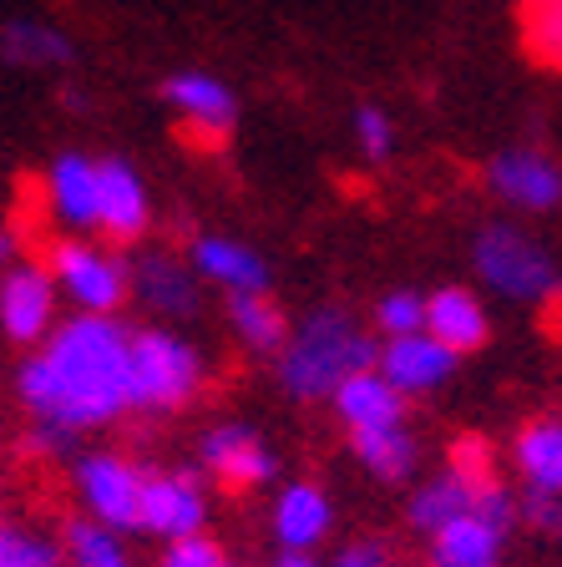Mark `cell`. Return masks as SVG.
<instances>
[{"mask_svg":"<svg viewBox=\"0 0 562 567\" xmlns=\"http://www.w3.org/2000/svg\"><path fill=\"white\" fill-rule=\"evenodd\" d=\"M96 228H106L122 244L147 228V193H142L137 173L117 157L96 163Z\"/></svg>","mask_w":562,"mask_h":567,"instance_id":"cell-12","label":"cell"},{"mask_svg":"<svg viewBox=\"0 0 562 567\" xmlns=\"http://www.w3.org/2000/svg\"><path fill=\"white\" fill-rule=\"evenodd\" d=\"M279 567H319V563H315V553H284Z\"/></svg>","mask_w":562,"mask_h":567,"instance_id":"cell-34","label":"cell"},{"mask_svg":"<svg viewBox=\"0 0 562 567\" xmlns=\"http://www.w3.org/2000/svg\"><path fill=\"white\" fill-rule=\"evenodd\" d=\"M127 340L117 319L82 315L61 324L47 340V350L25 360L21 370V395L35 411V421L57 431V436H76L92 425L117 421L127 405Z\"/></svg>","mask_w":562,"mask_h":567,"instance_id":"cell-1","label":"cell"},{"mask_svg":"<svg viewBox=\"0 0 562 567\" xmlns=\"http://www.w3.org/2000/svg\"><path fill=\"white\" fill-rule=\"evenodd\" d=\"M157 567H228L223 563V553H218V543H208V537H177V543H167V553H163V563Z\"/></svg>","mask_w":562,"mask_h":567,"instance_id":"cell-30","label":"cell"},{"mask_svg":"<svg viewBox=\"0 0 562 567\" xmlns=\"http://www.w3.org/2000/svg\"><path fill=\"white\" fill-rule=\"evenodd\" d=\"M355 127H360V147H365L370 157H386V153H390V122H386V112H375V106H360Z\"/></svg>","mask_w":562,"mask_h":567,"instance_id":"cell-31","label":"cell"},{"mask_svg":"<svg viewBox=\"0 0 562 567\" xmlns=\"http://www.w3.org/2000/svg\"><path fill=\"white\" fill-rule=\"evenodd\" d=\"M51 198H57V213L76 228L96 224V163L67 153L57 167H51Z\"/></svg>","mask_w":562,"mask_h":567,"instance_id":"cell-21","label":"cell"},{"mask_svg":"<svg viewBox=\"0 0 562 567\" xmlns=\"http://www.w3.org/2000/svg\"><path fill=\"white\" fill-rule=\"evenodd\" d=\"M492 188L502 193L507 203H517V208L548 213V208H558L562 177H558V167H552L542 153L512 147V153H502V157L492 163Z\"/></svg>","mask_w":562,"mask_h":567,"instance_id":"cell-14","label":"cell"},{"mask_svg":"<svg viewBox=\"0 0 562 567\" xmlns=\"http://www.w3.org/2000/svg\"><path fill=\"white\" fill-rule=\"evenodd\" d=\"M137 295L147 299L157 315H193V309H198L187 274L177 269V264H167V259H147V264H142V269H137Z\"/></svg>","mask_w":562,"mask_h":567,"instance_id":"cell-23","label":"cell"},{"mask_svg":"<svg viewBox=\"0 0 562 567\" xmlns=\"http://www.w3.org/2000/svg\"><path fill=\"white\" fill-rule=\"evenodd\" d=\"M329 496L309 482L284 486V496L274 502V532H279L284 553H315L329 532Z\"/></svg>","mask_w":562,"mask_h":567,"instance_id":"cell-17","label":"cell"},{"mask_svg":"<svg viewBox=\"0 0 562 567\" xmlns=\"http://www.w3.org/2000/svg\"><path fill=\"white\" fill-rule=\"evenodd\" d=\"M355 456L370 466L380 482H406L416 472V436L406 425L396 431H370V436H355Z\"/></svg>","mask_w":562,"mask_h":567,"instance_id":"cell-22","label":"cell"},{"mask_svg":"<svg viewBox=\"0 0 562 567\" xmlns=\"http://www.w3.org/2000/svg\"><path fill=\"white\" fill-rule=\"evenodd\" d=\"M522 21H528V47L548 66H558L562 51V0H522Z\"/></svg>","mask_w":562,"mask_h":567,"instance_id":"cell-27","label":"cell"},{"mask_svg":"<svg viewBox=\"0 0 562 567\" xmlns=\"http://www.w3.org/2000/svg\"><path fill=\"white\" fill-rule=\"evenodd\" d=\"M517 507L507 502L502 486L481 496V507L451 517L446 527L431 532V563L436 567H497L507 547V527H512Z\"/></svg>","mask_w":562,"mask_h":567,"instance_id":"cell-4","label":"cell"},{"mask_svg":"<svg viewBox=\"0 0 562 567\" xmlns=\"http://www.w3.org/2000/svg\"><path fill=\"white\" fill-rule=\"evenodd\" d=\"M517 466L528 476L532 492H562V425L558 421H532L517 436Z\"/></svg>","mask_w":562,"mask_h":567,"instance_id":"cell-19","label":"cell"},{"mask_svg":"<svg viewBox=\"0 0 562 567\" xmlns=\"http://www.w3.org/2000/svg\"><path fill=\"white\" fill-rule=\"evenodd\" d=\"M203 390V360L167 330H142L127 340V405L132 411H177Z\"/></svg>","mask_w":562,"mask_h":567,"instance_id":"cell-3","label":"cell"},{"mask_svg":"<svg viewBox=\"0 0 562 567\" xmlns=\"http://www.w3.org/2000/svg\"><path fill=\"white\" fill-rule=\"evenodd\" d=\"M497 486V476H467V472H441L436 482H426L421 492L410 496V522L421 532H436V527H446L451 517H461V512H471V507H481V496Z\"/></svg>","mask_w":562,"mask_h":567,"instance_id":"cell-16","label":"cell"},{"mask_svg":"<svg viewBox=\"0 0 562 567\" xmlns=\"http://www.w3.org/2000/svg\"><path fill=\"white\" fill-rule=\"evenodd\" d=\"M6 259H11V238L0 234V264H6Z\"/></svg>","mask_w":562,"mask_h":567,"instance_id":"cell-35","label":"cell"},{"mask_svg":"<svg viewBox=\"0 0 562 567\" xmlns=\"http://www.w3.org/2000/svg\"><path fill=\"white\" fill-rule=\"evenodd\" d=\"M375 324H380L390 340H400V334H421L426 299L421 295H386L380 299V309H375Z\"/></svg>","mask_w":562,"mask_h":567,"instance_id":"cell-29","label":"cell"},{"mask_svg":"<svg viewBox=\"0 0 562 567\" xmlns=\"http://www.w3.org/2000/svg\"><path fill=\"white\" fill-rule=\"evenodd\" d=\"M203 461H208V472L228 486H264L274 476V456L269 446L244 431V425H218L203 436Z\"/></svg>","mask_w":562,"mask_h":567,"instance_id":"cell-13","label":"cell"},{"mask_svg":"<svg viewBox=\"0 0 562 567\" xmlns=\"http://www.w3.org/2000/svg\"><path fill=\"white\" fill-rule=\"evenodd\" d=\"M57 319V284L41 269H11L0 284V324L21 344L41 340Z\"/></svg>","mask_w":562,"mask_h":567,"instance_id":"cell-10","label":"cell"},{"mask_svg":"<svg viewBox=\"0 0 562 567\" xmlns=\"http://www.w3.org/2000/svg\"><path fill=\"white\" fill-rule=\"evenodd\" d=\"M142 482H147V472L122 456H112V451H96V456L76 461V492H82L86 512L96 517V527H106V532L137 527Z\"/></svg>","mask_w":562,"mask_h":567,"instance_id":"cell-6","label":"cell"},{"mask_svg":"<svg viewBox=\"0 0 562 567\" xmlns=\"http://www.w3.org/2000/svg\"><path fill=\"white\" fill-rule=\"evenodd\" d=\"M375 365V340L355 330L350 315L319 309L284 340V385L299 401H329L340 380Z\"/></svg>","mask_w":562,"mask_h":567,"instance_id":"cell-2","label":"cell"},{"mask_svg":"<svg viewBox=\"0 0 562 567\" xmlns=\"http://www.w3.org/2000/svg\"><path fill=\"white\" fill-rule=\"evenodd\" d=\"M426 334H431L436 344H446L451 354H467L477 350V344H487V309L477 305V295H467V289H441V295L426 299Z\"/></svg>","mask_w":562,"mask_h":567,"instance_id":"cell-15","label":"cell"},{"mask_svg":"<svg viewBox=\"0 0 562 567\" xmlns=\"http://www.w3.org/2000/svg\"><path fill=\"white\" fill-rule=\"evenodd\" d=\"M329 401H335L340 421L350 425V436H370V431H396V425H406V395H396L375 370H355L350 380L335 385Z\"/></svg>","mask_w":562,"mask_h":567,"instance_id":"cell-11","label":"cell"},{"mask_svg":"<svg viewBox=\"0 0 562 567\" xmlns=\"http://www.w3.org/2000/svg\"><path fill=\"white\" fill-rule=\"evenodd\" d=\"M451 370H457V354L446 350V344H436L431 334H400V340H390L386 350H380V370L375 375L386 380L396 395H426V390L446 385L451 380Z\"/></svg>","mask_w":562,"mask_h":567,"instance_id":"cell-9","label":"cell"},{"mask_svg":"<svg viewBox=\"0 0 562 567\" xmlns=\"http://www.w3.org/2000/svg\"><path fill=\"white\" fill-rule=\"evenodd\" d=\"M335 567H390V553L380 543H355L335 557Z\"/></svg>","mask_w":562,"mask_h":567,"instance_id":"cell-32","label":"cell"},{"mask_svg":"<svg viewBox=\"0 0 562 567\" xmlns=\"http://www.w3.org/2000/svg\"><path fill=\"white\" fill-rule=\"evenodd\" d=\"M228 315H234L238 334L254 350H284V340H289V324H284L279 305L269 295H234L228 299Z\"/></svg>","mask_w":562,"mask_h":567,"instance_id":"cell-24","label":"cell"},{"mask_svg":"<svg viewBox=\"0 0 562 567\" xmlns=\"http://www.w3.org/2000/svg\"><path fill=\"white\" fill-rule=\"evenodd\" d=\"M203 517H208V496L187 472H167V476H147L142 482V502H137V527L153 537H198Z\"/></svg>","mask_w":562,"mask_h":567,"instance_id":"cell-7","label":"cell"},{"mask_svg":"<svg viewBox=\"0 0 562 567\" xmlns=\"http://www.w3.org/2000/svg\"><path fill=\"white\" fill-rule=\"evenodd\" d=\"M198 269L208 274L213 284H223L228 295H264V284H269L264 259H258L254 248L234 244V238H203L198 244Z\"/></svg>","mask_w":562,"mask_h":567,"instance_id":"cell-18","label":"cell"},{"mask_svg":"<svg viewBox=\"0 0 562 567\" xmlns=\"http://www.w3.org/2000/svg\"><path fill=\"white\" fill-rule=\"evenodd\" d=\"M6 56L21 61V66H67L71 61V47L61 41L51 25H35V21H16L6 25Z\"/></svg>","mask_w":562,"mask_h":567,"instance_id":"cell-25","label":"cell"},{"mask_svg":"<svg viewBox=\"0 0 562 567\" xmlns=\"http://www.w3.org/2000/svg\"><path fill=\"white\" fill-rule=\"evenodd\" d=\"M51 269H57V284L86 315H112V309L122 305V295H127L122 264H112L106 254H96V248H86V244H61Z\"/></svg>","mask_w":562,"mask_h":567,"instance_id":"cell-8","label":"cell"},{"mask_svg":"<svg viewBox=\"0 0 562 567\" xmlns=\"http://www.w3.org/2000/svg\"><path fill=\"white\" fill-rule=\"evenodd\" d=\"M167 102L183 106L193 122H203L213 137H223V127L234 122V92L223 82H213V76H203V71L173 76V82H167Z\"/></svg>","mask_w":562,"mask_h":567,"instance_id":"cell-20","label":"cell"},{"mask_svg":"<svg viewBox=\"0 0 562 567\" xmlns=\"http://www.w3.org/2000/svg\"><path fill=\"white\" fill-rule=\"evenodd\" d=\"M0 567H57V543L31 527H0Z\"/></svg>","mask_w":562,"mask_h":567,"instance_id":"cell-28","label":"cell"},{"mask_svg":"<svg viewBox=\"0 0 562 567\" xmlns=\"http://www.w3.org/2000/svg\"><path fill=\"white\" fill-rule=\"evenodd\" d=\"M477 269H481V279L507 299H548L552 284H558L548 254H542L528 234H517V228H507V224L481 228Z\"/></svg>","mask_w":562,"mask_h":567,"instance_id":"cell-5","label":"cell"},{"mask_svg":"<svg viewBox=\"0 0 562 567\" xmlns=\"http://www.w3.org/2000/svg\"><path fill=\"white\" fill-rule=\"evenodd\" d=\"M528 517L538 522L542 532H558V496H548V492H532V496H528Z\"/></svg>","mask_w":562,"mask_h":567,"instance_id":"cell-33","label":"cell"},{"mask_svg":"<svg viewBox=\"0 0 562 567\" xmlns=\"http://www.w3.org/2000/svg\"><path fill=\"white\" fill-rule=\"evenodd\" d=\"M67 553H71V567H132L117 532L92 527V522H76L67 532Z\"/></svg>","mask_w":562,"mask_h":567,"instance_id":"cell-26","label":"cell"}]
</instances>
